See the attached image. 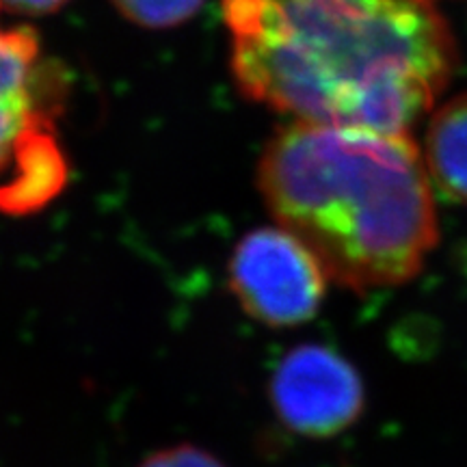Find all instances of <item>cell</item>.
I'll return each instance as SVG.
<instances>
[{
  "label": "cell",
  "instance_id": "6da1fadb",
  "mask_svg": "<svg viewBox=\"0 0 467 467\" xmlns=\"http://www.w3.org/2000/svg\"><path fill=\"white\" fill-rule=\"evenodd\" d=\"M223 22L241 91L301 124L409 132L457 67L429 0H223Z\"/></svg>",
  "mask_w": 467,
  "mask_h": 467
},
{
  "label": "cell",
  "instance_id": "3957f363",
  "mask_svg": "<svg viewBox=\"0 0 467 467\" xmlns=\"http://www.w3.org/2000/svg\"><path fill=\"white\" fill-rule=\"evenodd\" d=\"M317 255L284 227H258L238 241L227 265V288L258 323L285 329L317 317L327 292Z\"/></svg>",
  "mask_w": 467,
  "mask_h": 467
},
{
  "label": "cell",
  "instance_id": "52a82bcc",
  "mask_svg": "<svg viewBox=\"0 0 467 467\" xmlns=\"http://www.w3.org/2000/svg\"><path fill=\"white\" fill-rule=\"evenodd\" d=\"M117 11L145 28H171L191 20L203 0H110Z\"/></svg>",
  "mask_w": 467,
  "mask_h": 467
},
{
  "label": "cell",
  "instance_id": "7a4b0ae2",
  "mask_svg": "<svg viewBox=\"0 0 467 467\" xmlns=\"http://www.w3.org/2000/svg\"><path fill=\"white\" fill-rule=\"evenodd\" d=\"M258 186L275 223L344 288L407 284L440 241L433 180L409 132L295 121L266 143Z\"/></svg>",
  "mask_w": 467,
  "mask_h": 467
},
{
  "label": "cell",
  "instance_id": "5b68a950",
  "mask_svg": "<svg viewBox=\"0 0 467 467\" xmlns=\"http://www.w3.org/2000/svg\"><path fill=\"white\" fill-rule=\"evenodd\" d=\"M52 69L31 26L0 25V175L55 143Z\"/></svg>",
  "mask_w": 467,
  "mask_h": 467
},
{
  "label": "cell",
  "instance_id": "9c48e42d",
  "mask_svg": "<svg viewBox=\"0 0 467 467\" xmlns=\"http://www.w3.org/2000/svg\"><path fill=\"white\" fill-rule=\"evenodd\" d=\"M69 0H0V11L17 16H46L55 14Z\"/></svg>",
  "mask_w": 467,
  "mask_h": 467
},
{
  "label": "cell",
  "instance_id": "ba28073f",
  "mask_svg": "<svg viewBox=\"0 0 467 467\" xmlns=\"http://www.w3.org/2000/svg\"><path fill=\"white\" fill-rule=\"evenodd\" d=\"M139 467H225L221 461L197 446H173L150 454Z\"/></svg>",
  "mask_w": 467,
  "mask_h": 467
},
{
  "label": "cell",
  "instance_id": "8992f818",
  "mask_svg": "<svg viewBox=\"0 0 467 467\" xmlns=\"http://www.w3.org/2000/svg\"><path fill=\"white\" fill-rule=\"evenodd\" d=\"M424 161L437 189L448 200L467 206V91L431 117Z\"/></svg>",
  "mask_w": 467,
  "mask_h": 467
},
{
  "label": "cell",
  "instance_id": "277c9868",
  "mask_svg": "<svg viewBox=\"0 0 467 467\" xmlns=\"http://www.w3.org/2000/svg\"><path fill=\"white\" fill-rule=\"evenodd\" d=\"M271 402L285 429L303 437L340 435L364 411V383L347 358L323 344H301L271 377Z\"/></svg>",
  "mask_w": 467,
  "mask_h": 467
}]
</instances>
